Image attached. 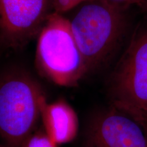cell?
I'll list each match as a JSON object with an SVG mask.
<instances>
[{
  "label": "cell",
  "instance_id": "obj_8",
  "mask_svg": "<svg viewBox=\"0 0 147 147\" xmlns=\"http://www.w3.org/2000/svg\"><path fill=\"white\" fill-rule=\"evenodd\" d=\"M134 119L143 129L147 136V107L127 104H110Z\"/></svg>",
  "mask_w": 147,
  "mask_h": 147
},
{
  "label": "cell",
  "instance_id": "obj_10",
  "mask_svg": "<svg viewBox=\"0 0 147 147\" xmlns=\"http://www.w3.org/2000/svg\"><path fill=\"white\" fill-rule=\"evenodd\" d=\"M89 0H53V12L63 14Z\"/></svg>",
  "mask_w": 147,
  "mask_h": 147
},
{
  "label": "cell",
  "instance_id": "obj_6",
  "mask_svg": "<svg viewBox=\"0 0 147 147\" xmlns=\"http://www.w3.org/2000/svg\"><path fill=\"white\" fill-rule=\"evenodd\" d=\"M84 144V147H147V136L134 119L110 105L92 115Z\"/></svg>",
  "mask_w": 147,
  "mask_h": 147
},
{
  "label": "cell",
  "instance_id": "obj_7",
  "mask_svg": "<svg viewBox=\"0 0 147 147\" xmlns=\"http://www.w3.org/2000/svg\"><path fill=\"white\" fill-rule=\"evenodd\" d=\"M45 131L58 145L69 143L78 132V116L74 108L63 99L41 106V117Z\"/></svg>",
  "mask_w": 147,
  "mask_h": 147
},
{
  "label": "cell",
  "instance_id": "obj_11",
  "mask_svg": "<svg viewBox=\"0 0 147 147\" xmlns=\"http://www.w3.org/2000/svg\"><path fill=\"white\" fill-rule=\"evenodd\" d=\"M103 1L119 8L129 9L132 5H136L142 10L147 11V0H103Z\"/></svg>",
  "mask_w": 147,
  "mask_h": 147
},
{
  "label": "cell",
  "instance_id": "obj_9",
  "mask_svg": "<svg viewBox=\"0 0 147 147\" xmlns=\"http://www.w3.org/2000/svg\"><path fill=\"white\" fill-rule=\"evenodd\" d=\"M23 147H59V145L45 131H34L27 139Z\"/></svg>",
  "mask_w": 147,
  "mask_h": 147
},
{
  "label": "cell",
  "instance_id": "obj_3",
  "mask_svg": "<svg viewBox=\"0 0 147 147\" xmlns=\"http://www.w3.org/2000/svg\"><path fill=\"white\" fill-rule=\"evenodd\" d=\"M36 66L45 78L61 87H74L89 74L68 18L52 12L38 36Z\"/></svg>",
  "mask_w": 147,
  "mask_h": 147
},
{
  "label": "cell",
  "instance_id": "obj_5",
  "mask_svg": "<svg viewBox=\"0 0 147 147\" xmlns=\"http://www.w3.org/2000/svg\"><path fill=\"white\" fill-rule=\"evenodd\" d=\"M53 0H0V43L9 49L25 47L38 36L53 12Z\"/></svg>",
  "mask_w": 147,
  "mask_h": 147
},
{
  "label": "cell",
  "instance_id": "obj_4",
  "mask_svg": "<svg viewBox=\"0 0 147 147\" xmlns=\"http://www.w3.org/2000/svg\"><path fill=\"white\" fill-rule=\"evenodd\" d=\"M111 104L147 107V21L137 25L108 80Z\"/></svg>",
  "mask_w": 147,
  "mask_h": 147
},
{
  "label": "cell",
  "instance_id": "obj_1",
  "mask_svg": "<svg viewBox=\"0 0 147 147\" xmlns=\"http://www.w3.org/2000/svg\"><path fill=\"white\" fill-rule=\"evenodd\" d=\"M77 8L68 20L89 74L104 67L123 42L129 25L128 9L103 0H89Z\"/></svg>",
  "mask_w": 147,
  "mask_h": 147
},
{
  "label": "cell",
  "instance_id": "obj_2",
  "mask_svg": "<svg viewBox=\"0 0 147 147\" xmlns=\"http://www.w3.org/2000/svg\"><path fill=\"white\" fill-rule=\"evenodd\" d=\"M46 99L39 82L26 71L0 74V140L5 146L23 147L34 132Z\"/></svg>",
  "mask_w": 147,
  "mask_h": 147
},
{
  "label": "cell",
  "instance_id": "obj_12",
  "mask_svg": "<svg viewBox=\"0 0 147 147\" xmlns=\"http://www.w3.org/2000/svg\"><path fill=\"white\" fill-rule=\"evenodd\" d=\"M0 147H6L1 140H0Z\"/></svg>",
  "mask_w": 147,
  "mask_h": 147
}]
</instances>
